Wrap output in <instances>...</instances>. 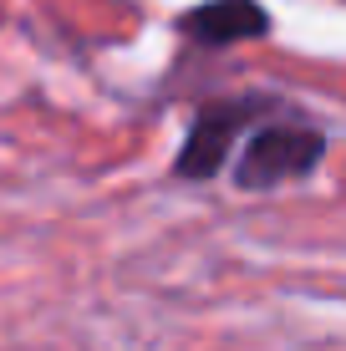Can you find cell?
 <instances>
[{"label":"cell","mask_w":346,"mask_h":351,"mask_svg":"<svg viewBox=\"0 0 346 351\" xmlns=\"http://www.w3.org/2000/svg\"><path fill=\"white\" fill-rule=\"evenodd\" d=\"M326 153V138L311 128H255L249 143L240 148V163H234V178L240 189H275L291 184V178H306Z\"/></svg>","instance_id":"1"},{"label":"cell","mask_w":346,"mask_h":351,"mask_svg":"<svg viewBox=\"0 0 346 351\" xmlns=\"http://www.w3.org/2000/svg\"><path fill=\"white\" fill-rule=\"evenodd\" d=\"M255 117V102H209L199 107L194 128H188L184 148L173 158V173L178 178H214L230 158V143L240 138V128Z\"/></svg>","instance_id":"2"},{"label":"cell","mask_w":346,"mask_h":351,"mask_svg":"<svg viewBox=\"0 0 346 351\" xmlns=\"http://www.w3.org/2000/svg\"><path fill=\"white\" fill-rule=\"evenodd\" d=\"M178 31L194 36L199 46H245L270 36V16L260 0H209V5L188 10L178 21Z\"/></svg>","instance_id":"3"}]
</instances>
